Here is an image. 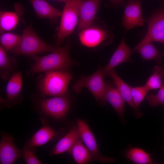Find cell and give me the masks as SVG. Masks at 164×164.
<instances>
[{
	"label": "cell",
	"mask_w": 164,
	"mask_h": 164,
	"mask_svg": "<svg viewBox=\"0 0 164 164\" xmlns=\"http://www.w3.org/2000/svg\"><path fill=\"white\" fill-rule=\"evenodd\" d=\"M125 0H111V1L113 3L116 4H122Z\"/></svg>",
	"instance_id": "obj_30"
},
{
	"label": "cell",
	"mask_w": 164,
	"mask_h": 164,
	"mask_svg": "<svg viewBox=\"0 0 164 164\" xmlns=\"http://www.w3.org/2000/svg\"><path fill=\"white\" fill-rule=\"evenodd\" d=\"M22 82L20 72H15L11 75L6 87V97L0 98V102L3 106L11 108L21 103L23 97L21 93Z\"/></svg>",
	"instance_id": "obj_8"
},
{
	"label": "cell",
	"mask_w": 164,
	"mask_h": 164,
	"mask_svg": "<svg viewBox=\"0 0 164 164\" xmlns=\"http://www.w3.org/2000/svg\"><path fill=\"white\" fill-rule=\"evenodd\" d=\"M102 70V68L100 67L91 75L81 77L75 83L72 87L73 90L76 93L80 94L82 88L86 87L96 100L100 103L104 96L105 87Z\"/></svg>",
	"instance_id": "obj_6"
},
{
	"label": "cell",
	"mask_w": 164,
	"mask_h": 164,
	"mask_svg": "<svg viewBox=\"0 0 164 164\" xmlns=\"http://www.w3.org/2000/svg\"><path fill=\"white\" fill-rule=\"evenodd\" d=\"M133 52L125 43V37L113 54L108 64L102 68L104 77H107L108 72L120 64L127 61L132 62L130 56Z\"/></svg>",
	"instance_id": "obj_15"
},
{
	"label": "cell",
	"mask_w": 164,
	"mask_h": 164,
	"mask_svg": "<svg viewBox=\"0 0 164 164\" xmlns=\"http://www.w3.org/2000/svg\"><path fill=\"white\" fill-rule=\"evenodd\" d=\"M60 131L44 125L35 133L27 144L33 147L41 146L59 136Z\"/></svg>",
	"instance_id": "obj_20"
},
{
	"label": "cell",
	"mask_w": 164,
	"mask_h": 164,
	"mask_svg": "<svg viewBox=\"0 0 164 164\" xmlns=\"http://www.w3.org/2000/svg\"><path fill=\"white\" fill-rule=\"evenodd\" d=\"M107 101L113 107L119 118L123 120L125 101L113 81H108L105 83L104 94L100 103L104 104Z\"/></svg>",
	"instance_id": "obj_12"
},
{
	"label": "cell",
	"mask_w": 164,
	"mask_h": 164,
	"mask_svg": "<svg viewBox=\"0 0 164 164\" xmlns=\"http://www.w3.org/2000/svg\"><path fill=\"white\" fill-rule=\"evenodd\" d=\"M148 32L142 40L135 48L148 42L157 41L164 43V9L146 20Z\"/></svg>",
	"instance_id": "obj_9"
},
{
	"label": "cell",
	"mask_w": 164,
	"mask_h": 164,
	"mask_svg": "<svg viewBox=\"0 0 164 164\" xmlns=\"http://www.w3.org/2000/svg\"><path fill=\"white\" fill-rule=\"evenodd\" d=\"M21 38V35H19L11 32L3 33L0 36L1 46L7 53H8L17 45Z\"/></svg>",
	"instance_id": "obj_26"
},
{
	"label": "cell",
	"mask_w": 164,
	"mask_h": 164,
	"mask_svg": "<svg viewBox=\"0 0 164 164\" xmlns=\"http://www.w3.org/2000/svg\"><path fill=\"white\" fill-rule=\"evenodd\" d=\"M21 151L23 159L27 164H42L36 155V147L31 146L26 144Z\"/></svg>",
	"instance_id": "obj_27"
},
{
	"label": "cell",
	"mask_w": 164,
	"mask_h": 164,
	"mask_svg": "<svg viewBox=\"0 0 164 164\" xmlns=\"http://www.w3.org/2000/svg\"><path fill=\"white\" fill-rule=\"evenodd\" d=\"M81 0H69L65 3L57 33L60 44L73 31L78 21L79 8Z\"/></svg>",
	"instance_id": "obj_5"
},
{
	"label": "cell",
	"mask_w": 164,
	"mask_h": 164,
	"mask_svg": "<svg viewBox=\"0 0 164 164\" xmlns=\"http://www.w3.org/2000/svg\"><path fill=\"white\" fill-rule=\"evenodd\" d=\"M79 137L90 152L93 160L101 163H112L113 158L106 156L99 151L94 136L86 122L80 119L77 120Z\"/></svg>",
	"instance_id": "obj_7"
},
{
	"label": "cell",
	"mask_w": 164,
	"mask_h": 164,
	"mask_svg": "<svg viewBox=\"0 0 164 164\" xmlns=\"http://www.w3.org/2000/svg\"><path fill=\"white\" fill-rule=\"evenodd\" d=\"M36 15L39 18L54 22L61 16L62 12L54 8L45 0H29Z\"/></svg>",
	"instance_id": "obj_18"
},
{
	"label": "cell",
	"mask_w": 164,
	"mask_h": 164,
	"mask_svg": "<svg viewBox=\"0 0 164 164\" xmlns=\"http://www.w3.org/2000/svg\"><path fill=\"white\" fill-rule=\"evenodd\" d=\"M125 155L128 159L136 164L154 163L151 158L150 154L141 148H131L126 152Z\"/></svg>",
	"instance_id": "obj_24"
},
{
	"label": "cell",
	"mask_w": 164,
	"mask_h": 164,
	"mask_svg": "<svg viewBox=\"0 0 164 164\" xmlns=\"http://www.w3.org/2000/svg\"><path fill=\"white\" fill-rule=\"evenodd\" d=\"M67 152L77 164H86L93 160L90 152L80 137Z\"/></svg>",
	"instance_id": "obj_21"
},
{
	"label": "cell",
	"mask_w": 164,
	"mask_h": 164,
	"mask_svg": "<svg viewBox=\"0 0 164 164\" xmlns=\"http://www.w3.org/2000/svg\"><path fill=\"white\" fill-rule=\"evenodd\" d=\"M7 53L1 46H0V76L6 80L13 74L17 66L16 59L12 56H8Z\"/></svg>",
	"instance_id": "obj_22"
},
{
	"label": "cell",
	"mask_w": 164,
	"mask_h": 164,
	"mask_svg": "<svg viewBox=\"0 0 164 164\" xmlns=\"http://www.w3.org/2000/svg\"><path fill=\"white\" fill-rule=\"evenodd\" d=\"M79 138L77 127L71 128L51 149L50 155L68 152Z\"/></svg>",
	"instance_id": "obj_19"
},
{
	"label": "cell",
	"mask_w": 164,
	"mask_h": 164,
	"mask_svg": "<svg viewBox=\"0 0 164 164\" xmlns=\"http://www.w3.org/2000/svg\"><path fill=\"white\" fill-rule=\"evenodd\" d=\"M146 99L149 105L152 107H155L159 105H164V85L159 88L155 94H148Z\"/></svg>",
	"instance_id": "obj_29"
},
{
	"label": "cell",
	"mask_w": 164,
	"mask_h": 164,
	"mask_svg": "<svg viewBox=\"0 0 164 164\" xmlns=\"http://www.w3.org/2000/svg\"><path fill=\"white\" fill-rule=\"evenodd\" d=\"M13 137L3 134L0 142V163L12 164L22 155L20 151L14 144Z\"/></svg>",
	"instance_id": "obj_13"
},
{
	"label": "cell",
	"mask_w": 164,
	"mask_h": 164,
	"mask_svg": "<svg viewBox=\"0 0 164 164\" xmlns=\"http://www.w3.org/2000/svg\"><path fill=\"white\" fill-rule=\"evenodd\" d=\"M31 98L39 111L51 118H63L69 110L70 102L67 95L46 98L33 94Z\"/></svg>",
	"instance_id": "obj_4"
},
{
	"label": "cell",
	"mask_w": 164,
	"mask_h": 164,
	"mask_svg": "<svg viewBox=\"0 0 164 164\" xmlns=\"http://www.w3.org/2000/svg\"><path fill=\"white\" fill-rule=\"evenodd\" d=\"M15 11H1L0 12V31L2 34L4 32L14 29L21 20L24 12V9L18 3L14 5Z\"/></svg>",
	"instance_id": "obj_14"
},
{
	"label": "cell",
	"mask_w": 164,
	"mask_h": 164,
	"mask_svg": "<svg viewBox=\"0 0 164 164\" xmlns=\"http://www.w3.org/2000/svg\"><path fill=\"white\" fill-rule=\"evenodd\" d=\"M132 51L133 52L135 51L138 52L143 61L153 60L158 64L161 63L164 56L163 53L158 50L151 42L144 43L135 48Z\"/></svg>",
	"instance_id": "obj_23"
},
{
	"label": "cell",
	"mask_w": 164,
	"mask_h": 164,
	"mask_svg": "<svg viewBox=\"0 0 164 164\" xmlns=\"http://www.w3.org/2000/svg\"><path fill=\"white\" fill-rule=\"evenodd\" d=\"M108 32L100 28L90 27L81 31L79 38L81 43L88 47L100 44L108 37Z\"/></svg>",
	"instance_id": "obj_17"
},
{
	"label": "cell",
	"mask_w": 164,
	"mask_h": 164,
	"mask_svg": "<svg viewBox=\"0 0 164 164\" xmlns=\"http://www.w3.org/2000/svg\"><path fill=\"white\" fill-rule=\"evenodd\" d=\"M141 5V1L128 0L122 21L126 31L137 26H144Z\"/></svg>",
	"instance_id": "obj_10"
},
{
	"label": "cell",
	"mask_w": 164,
	"mask_h": 164,
	"mask_svg": "<svg viewBox=\"0 0 164 164\" xmlns=\"http://www.w3.org/2000/svg\"><path fill=\"white\" fill-rule=\"evenodd\" d=\"M72 79L68 71L50 70L43 72L38 77L36 89L39 97H53L67 95L69 84Z\"/></svg>",
	"instance_id": "obj_2"
},
{
	"label": "cell",
	"mask_w": 164,
	"mask_h": 164,
	"mask_svg": "<svg viewBox=\"0 0 164 164\" xmlns=\"http://www.w3.org/2000/svg\"><path fill=\"white\" fill-rule=\"evenodd\" d=\"M71 46L67 42L65 46L60 47L47 55L39 56L34 55L30 56L32 60L29 69L26 71L29 76L36 73L50 70L68 71L75 62L71 58L70 50Z\"/></svg>",
	"instance_id": "obj_1"
},
{
	"label": "cell",
	"mask_w": 164,
	"mask_h": 164,
	"mask_svg": "<svg viewBox=\"0 0 164 164\" xmlns=\"http://www.w3.org/2000/svg\"><path fill=\"white\" fill-rule=\"evenodd\" d=\"M57 0L63 2H64L65 3H66L69 0Z\"/></svg>",
	"instance_id": "obj_31"
},
{
	"label": "cell",
	"mask_w": 164,
	"mask_h": 164,
	"mask_svg": "<svg viewBox=\"0 0 164 164\" xmlns=\"http://www.w3.org/2000/svg\"><path fill=\"white\" fill-rule=\"evenodd\" d=\"M107 77H111L123 98L134 110L133 115L137 118H140L143 113L135 105L131 92V87L123 81L118 76L114 69L109 71Z\"/></svg>",
	"instance_id": "obj_16"
},
{
	"label": "cell",
	"mask_w": 164,
	"mask_h": 164,
	"mask_svg": "<svg viewBox=\"0 0 164 164\" xmlns=\"http://www.w3.org/2000/svg\"><path fill=\"white\" fill-rule=\"evenodd\" d=\"M163 149H164V147L163 148Z\"/></svg>",
	"instance_id": "obj_32"
},
{
	"label": "cell",
	"mask_w": 164,
	"mask_h": 164,
	"mask_svg": "<svg viewBox=\"0 0 164 164\" xmlns=\"http://www.w3.org/2000/svg\"><path fill=\"white\" fill-rule=\"evenodd\" d=\"M102 0H81L78 29L81 31L91 26Z\"/></svg>",
	"instance_id": "obj_11"
},
{
	"label": "cell",
	"mask_w": 164,
	"mask_h": 164,
	"mask_svg": "<svg viewBox=\"0 0 164 164\" xmlns=\"http://www.w3.org/2000/svg\"><path fill=\"white\" fill-rule=\"evenodd\" d=\"M153 73L145 85L149 91L159 88L163 85L162 78L164 76V69L159 65L154 67Z\"/></svg>",
	"instance_id": "obj_25"
},
{
	"label": "cell",
	"mask_w": 164,
	"mask_h": 164,
	"mask_svg": "<svg viewBox=\"0 0 164 164\" xmlns=\"http://www.w3.org/2000/svg\"><path fill=\"white\" fill-rule=\"evenodd\" d=\"M60 47L49 44L43 40L36 34L31 25L26 27L21 35L17 45L8 53L15 56L23 55L31 56L40 53L52 52Z\"/></svg>",
	"instance_id": "obj_3"
},
{
	"label": "cell",
	"mask_w": 164,
	"mask_h": 164,
	"mask_svg": "<svg viewBox=\"0 0 164 164\" xmlns=\"http://www.w3.org/2000/svg\"><path fill=\"white\" fill-rule=\"evenodd\" d=\"M149 91L145 85L135 87H131V92L135 106L139 108L140 104Z\"/></svg>",
	"instance_id": "obj_28"
}]
</instances>
